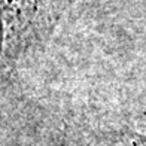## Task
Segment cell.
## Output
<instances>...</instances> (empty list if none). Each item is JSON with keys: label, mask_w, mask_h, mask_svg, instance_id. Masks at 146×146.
Returning a JSON list of instances; mask_svg holds the SVG:
<instances>
[{"label": "cell", "mask_w": 146, "mask_h": 146, "mask_svg": "<svg viewBox=\"0 0 146 146\" xmlns=\"http://www.w3.org/2000/svg\"><path fill=\"white\" fill-rule=\"evenodd\" d=\"M54 0H2L5 48H23L39 35L49 15Z\"/></svg>", "instance_id": "cell-1"}, {"label": "cell", "mask_w": 146, "mask_h": 146, "mask_svg": "<svg viewBox=\"0 0 146 146\" xmlns=\"http://www.w3.org/2000/svg\"><path fill=\"white\" fill-rule=\"evenodd\" d=\"M115 146H146V136L137 133H125L118 137Z\"/></svg>", "instance_id": "cell-2"}]
</instances>
